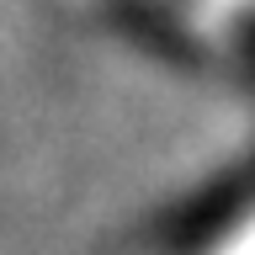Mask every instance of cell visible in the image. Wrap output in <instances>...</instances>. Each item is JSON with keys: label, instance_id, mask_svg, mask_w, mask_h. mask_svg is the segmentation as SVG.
Instances as JSON below:
<instances>
[{"label": "cell", "instance_id": "obj_2", "mask_svg": "<svg viewBox=\"0 0 255 255\" xmlns=\"http://www.w3.org/2000/svg\"><path fill=\"white\" fill-rule=\"evenodd\" d=\"M218 5H255V0H218Z\"/></svg>", "mask_w": 255, "mask_h": 255}, {"label": "cell", "instance_id": "obj_1", "mask_svg": "<svg viewBox=\"0 0 255 255\" xmlns=\"http://www.w3.org/2000/svg\"><path fill=\"white\" fill-rule=\"evenodd\" d=\"M218 255H255V218L250 223H245V229H239V234L234 239H229V245H223V250Z\"/></svg>", "mask_w": 255, "mask_h": 255}]
</instances>
